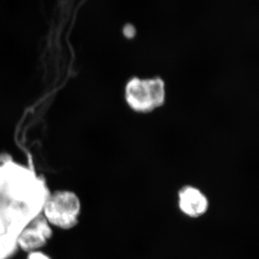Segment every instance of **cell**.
<instances>
[{
	"instance_id": "8992f818",
	"label": "cell",
	"mask_w": 259,
	"mask_h": 259,
	"mask_svg": "<svg viewBox=\"0 0 259 259\" xmlns=\"http://www.w3.org/2000/svg\"><path fill=\"white\" fill-rule=\"evenodd\" d=\"M18 249L16 240L0 238V259L9 258Z\"/></svg>"
},
{
	"instance_id": "ba28073f",
	"label": "cell",
	"mask_w": 259,
	"mask_h": 259,
	"mask_svg": "<svg viewBox=\"0 0 259 259\" xmlns=\"http://www.w3.org/2000/svg\"><path fill=\"white\" fill-rule=\"evenodd\" d=\"M122 32H123L124 35L127 38L131 39L136 35V29L132 24H126L125 26H124Z\"/></svg>"
},
{
	"instance_id": "52a82bcc",
	"label": "cell",
	"mask_w": 259,
	"mask_h": 259,
	"mask_svg": "<svg viewBox=\"0 0 259 259\" xmlns=\"http://www.w3.org/2000/svg\"><path fill=\"white\" fill-rule=\"evenodd\" d=\"M26 259H52L50 255L42 251V250L30 252L27 254Z\"/></svg>"
},
{
	"instance_id": "277c9868",
	"label": "cell",
	"mask_w": 259,
	"mask_h": 259,
	"mask_svg": "<svg viewBox=\"0 0 259 259\" xmlns=\"http://www.w3.org/2000/svg\"><path fill=\"white\" fill-rule=\"evenodd\" d=\"M54 231L41 213L24 227L17 237L18 249L27 253L42 250L52 238Z\"/></svg>"
},
{
	"instance_id": "5b68a950",
	"label": "cell",
	"mask_w": 259,
	"mask_h": 259,
	"mask_svg": "<svg viewBox=\"0 0 259 259\" xmlns=\"http://www.w3.org/2000/svg\"><path fill=\"white\" fill-rule=\"evenodd\" d=\"M179 207L184 214L190 218H199L207 212L209 202L199 189L186 186L179 192Z\"/></svg>"
},
{
	"instance_id": "3957f363",
	"label": "cell",
	"mask_w": 259,
	"mask_h": 259,
	"mask_svg": "<svg viewBox=\"0 0 259 259\" xmlns=\"http://www.w3.org/2000/svg\"><path fill=\"white\" fill-rule=\"evenodd\" d=\"M125 98L135 112L147 113L156 110L166 100V85L159 76L141 79L134 76L128 80L125 88Z\"/></svg>"
},
{
	"instance_id": "6da1fadb",
	"label": "cell",
	"mask_w": 259,
	"mask_h": 259,
	"mask_svg": "<svg viewBox=\"0 0 259 259\" xmlns=\"http://www.w3.org/2000/svg\"><path fill=\"white\" fill-rule=\"evenodd\" d=\"M0 163V238L17 240L19 233L41 213L49 194L40 177L11 160Z\"/></svg>"
},
{
	"instance_id": "7a4b0ae2",
	"label": "cell",
	"mask_w": 259,
	"mask_h": 259,
	"mask_svg": "<svg viewBox=\"0 0 259 259\" xmlns=\"http://www.w3.org/2000/svg\"><path fill=\"white\" fill-rule=\"evenodd\" d=\"M41 214L52 228L72 229L79 224L81 218V200L73 191L56 190L48 195Z\"/></svg>"
}]
</instances>
